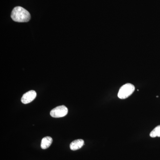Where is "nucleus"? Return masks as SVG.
<instances>
[{
    "instance_id": "nucleus-1",
    "label": "nucleus",
    "mask_w": 160,
    "mask_h": 160,
    "mask_svg": "<svg viewBox=\"0 0 160 160\" xmlns=\"http://www.w3.org/2000/svg\"><path fill=\"white\" fill-rule=\"evenodd\" d=\"M11 17L13 21L18 22H26L31 18L29 12L21 6L15 7L12 9Z\"/></svg>"
},
{
    "instance_id": "nucleus-2",
    "label": "nucleus",
    "mask_w": 160,
    "mask_h": 160,
    "mask_svg": "<svg viewBox=\"0 0 160 160\" xmlns=\"http://www.w3.org/2000/svg\"><path fill=\"white\" fill-rule=\"evenodd\" d=\"M135 90V86L130 83H127L120 88L118 92V97L121 99H125L131 95Z\"/></svg>"
},
{
    "instance_id": "nucleus-3",
    "label": "nucleus",
    "mask_w": 160,
    "mask_h": 160,
    "mask_svg": "<svg viewBox=\"0 0 160 160\" xmlns=\"http://www.w3.org/2000/svg\"><path fill=\"white\" fill-rule=\"evenodd\" d=\"M68 109L65 106H58L50 112V115L55 118H62L67 114Z\"/></svg>"
},
{
    "instance_id": "nucleus-4",
    "label": "nucleus",
    "mask_w": 160,
    "mask_h": 160,
    "mask_svg": "<svg viewBox=\"0 0 160 160\" xmlns=\"http://www.w3.org/2000/svg\"><path fill=\"white\" fill-rule=\"evenodd\" d=\"M37 96V93L34 90H30L23 94L21 102L24 104H28L33 101Z\"/></svg>"
},
{
    "instance_id": "nucleus-5",
    "label": "nucleus",
    "mask_w": 160,
    "mask_h": 160,
    "mask_svg": "<svg viewBox=\"0 0 160 160\" xmlns=\"http://www.w3.org/2000/svg\"><path fill=\"white\" fill-rule=\"evenodd\" d=\"M84 145V141L82 139H78L75 140L72 142L70 145V148L72 150H78L81 149Z\"/></svg>"
},
{
    "instance_id": "nucleus-6",
    "label": "nucleus",
    "mask_w": 160,
    "mask_h": 160,
    "mask_svg": "<svg viewBox=\"0 0 160 160\" xmlns=\"http://www.w3.org/2000/svg\"><path fill=\"white\" fill-rule=\"evenodd\" d=\"M52 142V139L50 137H46L43 138L41 142V148L43 149H47L51 146Z\"/></svg>"
},
{
    "instance_id": "nucleus-7",
    "label": "nucleus",
    "mask_w": 160,
    "mask_h": 160,
    "mask_svg": "<svg viewBox=\"0 0 160 160\" xmlns=\"http://www.w3.org/2000/svg\"><path fill=\"white\" fill-rule=\"evenodd\" d=\"M150 136L151 138H155L157 137H160V125L157 126L150 133Z\"/></svg>"
}]
</instances>
